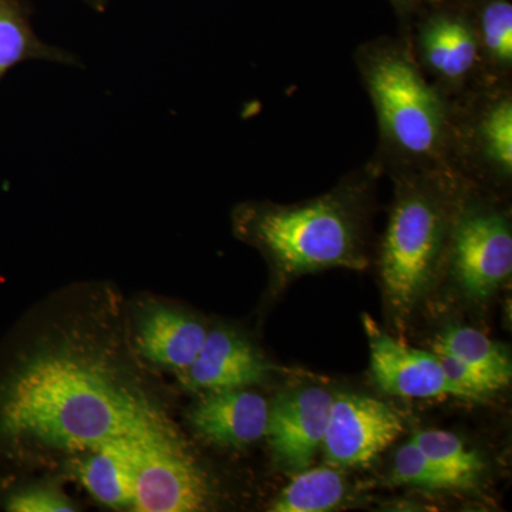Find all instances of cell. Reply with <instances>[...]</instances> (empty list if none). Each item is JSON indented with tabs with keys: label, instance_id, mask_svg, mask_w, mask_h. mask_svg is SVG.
<instances>
[{
	"label": "cell",
	"instance_id": "obj_10",
	"mask_svg": "<svg viewBox=\"0 0 512 512\" xmlns=\"http://www.w3.org/2000/svg\"><path fill=\"white\" fill-rule=\"evenodd\" d=\"M271 365L238 333L215 329L207 333L204 345L178 380L190 390L245 389L264 382Z\"/></svg>",
	"mask_w": 512,
	"mask_h": 512
},
{
	"label": "cell",
	"instance_id": "obj_11",
	"mask_svg": "<svg viewBox=\"0 0 512 512\" xmlns=\"http://www.w3.org/2000/svg\"><path fill=\"white\" fill-rule=\"evenodd\" d=\"M269 406L261 394L251 390H212L195 403L188 420L211 443L245 447L266 436Z\"/></svg>",
	"mask_w": 512,
	"mask_h": 512
},
{
	"label": "cell",
	"instance_id": "obj_21",
	"mask_svg": "<svg viewBox=\"0 0 512 512\" xmlns=\"http://www.w3.org/2000/svg\"><path fill=\"white\" fill-rule=\"evenodd\" d=\"M481 43L488 59L507 69L512 64V6L507 0H494L481 13Z\"/></svg>",
	"mask_w": 512,
	"mask_h": 512
},
{
	"label": "cell",
	"instance_id": "obj_13",
	"mask_svg": "<svg viewBox=\"0 0 512 512\" xmlns=\"http://www.w3.org/2000/svg\"><path fill=\"white\" fill-rule=\"evenodd\" d=\"M144 440L117 439L87 451L76 468L84 487L99 503L111 508H128L133 505L134 470L136 451ZM168 440V439H165Z\"/></svg>",
	"mask_w": 512,
	"mask_h": 512
},
{
	"label": "cell",
	"instance_id": "obj_6",
	"mask_svg": "<svg viewBox=\"0 0 512 512\" xmlns=\"http://www.w3.org/2000/svg\"><path fill=\"white\" fill-rule=\"evenodd\" d=\"M403 421L392 407L373 397L339 394L330 407L322 448L328 466H369L403 433Z\"/></svg>",
	"mask_w": 512,
	"mask_h": 512
},
{
	"label": "cell",
	"instance_id": "obj_17",
	"mask_svg": "<svg viewBox=\"0 0 512 512\" xmlns=\"http://www.w3.org/2000/svg\"><path fill=\"white\" fill-rule=\"evenodd\" d=\"M434 350H443L468 365L483 370L504 387L511 382L510 355L503 346L493 342L480 330L467 328V326L447 328L437 338Z\"/></svg>",
	"mask_w": 512,
	"mask_h": 512
},
{
	"label": "cell",
	"instance_id": "obj_5",
	"mask_svg": "<svg viewBox=\"0 0 512 512\" xmlns=\"http://www.w3.org/2000/svg\"><path fill=\"white\" fill-rule=\"evenodd\" d=\"M204 471L188 456L183 440H144L137 446L133 505L138 512H192L210 505Z\"/></svg>",
	"mask_w": 512,
	"mask_h": 512
},
{
	"label": "cell",
	"instance_id": "obj_9",
	"mask_svg": "<svg viewBox=\"0 0 512 512\" xmlns=\"http://www.w3.org/2000/svg\"><path fill=\"white\" fill-rule=\"evenodd\" d=\"M365 329L373 379L384 393L410 399L441 396L468 399L467 394L448 379L434 353L410 348L393 339L370 316H365Z\"/></svg>",
	"mask_w": 512,
	"mask_h": 512
},
{
	"label": "cell",
	"instance_id": "obj_1",
	"mask_svg": "<svg viewBox=\"0 0 512 512\" xmlns=\"http://www.w3.org/2000/svg\"><path fill=\"white\" fill-rule=\"evenodd\" d=\"M146 394L96 353L36 350L0 376V458L92 451L117 439H178Z\"/></svg>",
	"mask_w": 512,
	"mask_h": 512
},
{
	"label": "cell",
	"instance_id": "obj_3",
	"mask_svg": "<svg viewBox=\"0 0 512 512\" xmlns=\"http://www.w3.org/2000/svg\"><path fill=\"white\" fill-rule=\"evenodd\" d=\"M360 67L384 140L404 157L439 158L446 144V106L409 53L394 45L373 46Z\"/></svg>",
	"mask_w": 512,
	"mask_h": 512
},
{
	"label": "cell",
	"instance_id": "obj_16",
	"mask_svg": "<svg viewBox=\"0 0 512 512\" xmlns=\"http://www.w3.org/2000/svg\"><path fill=\"white\" fill-rule=\"evenodd\" d=\"M345 495V478L335 467L306 468L282 491L271 511H328L342 503Z\"/></svg>",
	"mask_w": 512,
	"mask_h": 512
},
{
	"label": "cell",
	"instance_id": "obj_24",
	"mask_svg": "<svg viewBox=\"0 0 512 512\" xmlns=\"http://www.w3.org/2000/svg\"><path fill=\"white\" fill-rule=\"evenodd\" d=\"M83 2L99 13H103L107 9V5H109V0H83Z\"/></svg>",
	"mask_w": 512,
	"mask_h": 512
},
{
	"label": "cell",
	"instance_id": "obj_18",
	"mask_svg": "<svg viewBox=\"0 0 512 512\" xmlns=\"http://www.w3.org/2000/svg\"><path fill=\"white\" fill-rule=\"evenodd\" d=\"M413 443L437 466L460 481L463 488L473 487L484 470V461L477 451L468 448L456 434L441 430L417 431Z\"/></svg>",
	"mask_w": 512,
	"mask_h": 512
},
{
	"label": "cell",
	"instance_id": "obj_15",
	"mask_svg": "<svg viewBox=\"0 0 512 512\" xmlns=\"http://www.w3.org/2000/svg\"><path fill=\"white\" fill-rule=\"evenodd\" d=\"M30 60L82 66L73 53L36 35L26 0H0V82L13 67Z\"/></svg>",
	"mask_w": 512,
	"mask_h": 512
},
{
	"label": "cell",
	"instance_id": "obj_23",
	"mask_svg": "<svg viewBox=\"0 0 512 512\" xmlns=\"http://www.w3.org/2000/svg\"><path fill=\"white\" fill-rule=\"evenodd\" d=\"M3 510L9 512H70L76 511L72 501L59 490L46 485H29L10 490L2 500Z\"/></svg>",
	"mask_w": 512,
	"mask_h": 512
},
{
	"label": "cell",
	"instance_id": "obj_20",
	"mask_svg": "<svg viewBox=\"0 0 512 512\" xmlns=\"http://www.w3.org/2000/svg\"><path fill=\"white\" fill-rule=\"evenodd\" d=\"M480 140L485 157L504 174L512 171V103L498 100L480 124Z\"/></svg>",
	"mask_w": 512,
	"mask_h": 512
},
{
	"label": "cell",
	"instance_id": "obj_14",
	"mask_svg": "<svg viewBox=\"0 0 512 512\" xmlns=\"http://www.w3.org/2000/svg\"><path fill=\"white\" fill-rule=\"evenodd\" d=\"M421 53L431 72L446 82H460L476 66L478 37L466 20L441 15L420 36Z\"/></svg>",
	"mask_w": 512,
	"mask_h": 512
},
{
	"label": "cell",
	"instance_id": "obj_2",
	"mask_svg": "<svg viewBox=\"0 0 512 512\" xmlns=\"http://www.w3.org/2000/svg\"><path fill=\"white\" fill-rule=\"evenodd\" d=\"M237 222L239 232L269 256L281 278L338 266L366 268L359 221L345 192L289 207L249 205L239 211Z\"/></svg>",
	"mask_w": 512,
	"mask_h": 512
},
{
	"label": "cell",
	"instance_id": "obj_12",
	"mask_svg": "<svg viewBox=\"0 0 512 512\" xmlns=\"http://www.w3.org/2000/svg\"><path fill=\"white\" fill-rule=\"evenodd\" d=\"M207 333L200 320L158 306L141 318L137 345L150 362L178 373L194 362Z\"/></svg>",
	"mask_w": 512,
	"mask_h": 512
},
{
	"label": "cell",
	"instance_id": "obj_7",
	"mask_svg": "<svg viewBox=\"0 0 512 512\" xmlns=\"http://www.w3.org/2000/svg\"><path fill=\"white\" fill-rule=\"evenodd\" d=\"M453 274L468 298L484 301L510 278L512 234L503 214L470 211L454 229Z\"/></svg>",
	"mask_w": 512,
	"mask_h": 512
},
{
	"label": "cell",
	"instance_id": "obj_8",
	"mask_svg": "<svg viewBox=\"0 0 512 512\" xmlns=\"http://www.w3.org/2000/svg\"><path fill=\"white\" fill-rule=\"evenodd\" d=\"M333 399L329 390L309 386L282 393L269 406L265 437L279 466L292 473L311 467L325 439Z\"/></svg>",
	"mask_w": 512,
	"mask_h": 512
},
{
	"label": "cell",
	"instance_id": "obj_22",
	"mask_svg": "<svg viewBox=\"0 0 512 512\" xmlns=\"http://www.w3.org/2000/svg\"><path fill=\"white\" fill-rule=\"evenodd\" d=\"M434 355L439 359L441 367L448 379L457 387H460L467 394L468 399H484L494 392L503 389V384L495 380L494 377L487 375L483 370L468 365L458 357L443 352V350H434Z\"/></svg>",
	"mask_w": 512,
	"mask_h": 512
},
{
	"label": "cell",
	"instance_id": "obj_19",
	"mask_svg": "<svg viewBox=\"0 0 512 512\" xmlns=\"http://www.w3.org/2000/svg\"><path fill=\"white\" fill-rule=\"evenodd\" d=\"M393 481L426 490L463 488L456 477L431 461L412 440L397 450L394 457Z\"/></svg>",
	"mask_w": 512,
	"mask_h": 512
},
{
	"label": "cell",
	"instance_id": "obj_4",
	"mask_svg": "<svg viewBox=\"0 0 512 512\" xmlns=\"http://www.w3.org/2000/svg\"><path fill=\"white\" fill-rule=\"evenodd\" d=\"M447 218L439 198L421 185H406L384 235L382 278L387 301L400 319L410 315L439 262Z\"/></svg>",
	"mask_w": 512,
	"mask_h": 512
}]
</instances>
